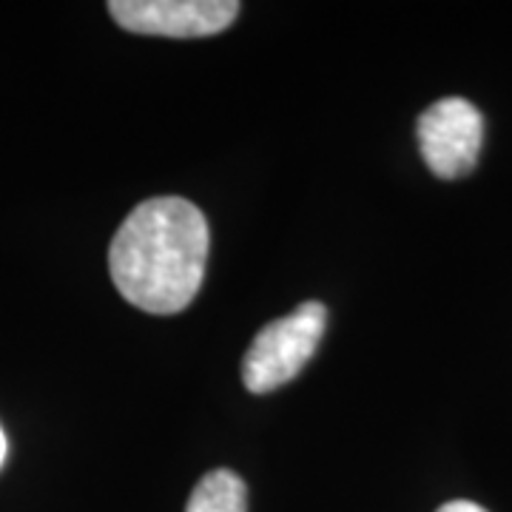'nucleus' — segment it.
Instances as JSON below:
<instances>
[{
    "instance_id": "nucleus-3",
    "label": "nucleus",
    "mask_w": 512,
    "mask_h": 512,
    "mask_svg": "<svg viewBox=\"0 0 512 512\" xmlns=\"http://www.w3.org/2000/svg\"><path fill=\"white\" fill-rule=\"evenodd\" d=\"M484 140L481 111L464 97H444L419 117L424 163L441 180H458L476 168Z\"/></svg>"
},
{
    "instance_id": "nucleus-6",
    "label": "nucleus",
    "mask_w": 512,
    "mask_h": 512,
    "mask_svg": "<svg viewBox=\"0 0 512 512\" xmlns=\"http://www.w3.org/2000/svg\"><path fill=\"white\" fill-rule=\"evenodd\" d=\"M439 512H487L484 507H478L473 501H450V504H444Z\"/></svg>"
},
{
    "instance_id": "nucleus-7",
    "label": "nucleus",
    "mask_w": 512,
    "mask_h": 512,
    "mask_svg": "<svg viewBox=\"0 0 512 512\" xmlns=\"http://www.w3.org/2000/svg\"><path fill=\"white\" fill-rule=\"evenodd\" d=\"M6 453H9V441H6V433H3V427H0V467H3V461H6Z\"/></svg>"
},
{
    "instance_id": "nucleus-5",
    "label": "nucleus",
    "mask_w": 512,
    "mask_h": 512,
    "mask_svg": "<svg viewBox=\"0 0 512 512\" xmlns=\"http://www.w3.org/2000/svg\"><path fill=\"white\" fill-rule=\"evenodd\" d=\"M248 495L245 484L231 470H214L194 487L185 512H245Z\"/></svg>"
},
{
    "instance_id": "nucleus-1",
    "label": "nucleus",
    "mask_w": 512,
    "mask_h": 512,
    "mask_svg": "<svg viewBox=\"0 0 512 512\" xmlns=\"http://www.w3.org/2000/svg\"><path fill=\"white\" fill-rule=\"evenodd\" d=\"M208 245V222L194 202L154 197L137 205L111 239V279L140 311L180 313L200 293Z\"/></svg>"
},
{
    "instance_id": "nucleus-4",
    "label": "nucleus",
    "mask_w": 512,
    "mask_h": 512,
    "mask_svg": "<svg viewBox=\"0 0 512 512\" xmlns=\"http://www.w3.org/2000/svg\"><path fill=\"white\" fill-rule=\"evenodd\" d=\"M111 18L126 32L157 37H208L239 15L234 0H111Z\"/></svg>"
},
{
    "instance_id": "nucleus-2",
    "label": "nucleus",
    "mask_w": 512,
    "mask_h": 512,
    "mask_svg": "<svg viewBox=\"0 0 512 512\" xmlns=\"http://www.w3.org/2000/svg\"><path fill=\"white\" fill-rule=\"evenodd\" d=\"M328 328V308L305 302L296 311L276 319L256 333L242 359V382L251 393H271L288 384L311 362Z\"/></svg>"
}]
</instances>
